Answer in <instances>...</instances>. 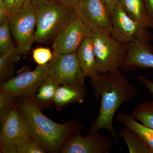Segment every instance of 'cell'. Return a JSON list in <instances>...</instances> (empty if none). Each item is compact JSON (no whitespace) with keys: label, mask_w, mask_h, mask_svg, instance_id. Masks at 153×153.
<instances>
[{"label":"cell","mask_w":153,"mask_h":153,"mask_svg":"<svg viewBox=\"0 0 153 153\" xmlns=\"http://www.w3.org/2000/svg\"><path fill=\"white\" fill-rule=\"evenodd\" d=\"M8 22V17L5 8L3 0H0V25Z\"/></svg>","instance_id":"29"},{"label":"cell","mask_w":153,"mask_h":153,"mask_svg":"<svg viewBox=\"0 0 153 153\" xmlns=\"http://www.w3.org/2000/svg\"><path fill=\"white\" fill-rule=\"evenodd\" d=\"M80 132L68 137L61 148L63 153H108L112 149L111 139L97 131L89 130L85 137Z\"/></svg>","instance_id":"9"},{"label":"cell","mask_w":153,"mask_h":153,"mask_svg":"<svg viewBox=\"0 0 153 153\" xmlns=\"http://www.w3.org/2000/svg\"><path fill=\"white\" fill-rule=\"evenodd\" d=\"M132 114L136 120L153 129V101L139 103L134 109Z\"/></svg>","instance_id":"21"},{"label":"cell","mask_w":153,"mask_h":153,"mask_svg":"<svg viewBox=\"0 0 153 153\" xmlns=\"http://www.w3.org/2000/svg\"><path fill=\"white\" fill-rule=\"evenodd\" d=\"M118 3L131 19L145 27L153 28L143 0H118Z\"/></svg>","instance_id":"16"},{"label":"cell","mask_w":153,"mask_h":153,"mask_svg":"<svg viewBox=\"0 0 153 153\" xmlns=\"http://www.w3.org/2000/svg\"><path fill=\"white\" fill-rule=\"evenodd\" d=\"M29 1H33V0H29Z\"/></svg>","instance_id":"32"},{"label":"cell","mask_w":153,"mask_h":153,"mask_svg":"<svg viewBox=\"0 0 153 153\" xmlns=\"http://www.w3.org/2000/svg\"><path fill=\"white\" fill-rule=\"evenodd\" d=\"M16 153H45L46 151L32 136L15 145Z\"/></svg>","instance_id":"22"},{"label":"cell","mask_w":153,"mask_h":153,"mask_svg":"<svg viewBox=\"0 0 153 153\" xmlns=\"http://www.w3.org/2000/svg\"><path fill=\"white\" fill-rule=\"evenodd\" d=\"M137 77L141 83L149 91L153 99V82L142 75H139Z\"/></svg>","instance_id":"27"},{"label":"cell","mask_w":153,"mask_h":153,"mask_svg":"<svg viewBox=\"0 0 153 153\" xmlns=\"http://www.w3.org/2000/svg\"><path fill=\"white\" fill-rule=\"evenodd\" d=\"M11 54H1L0 56V80L1 83L8 81L13 78V74L14 63L8 60Z\"/></svg>","instance_id":"23"},{"label":"cell","mask_w":153,"mask_h":153,"mask_svg":"<svg viewBox=\"0 0 153 153\" xmlns=\"http://www.w3.org/2000/svg\"><path fill=\"white\" fill-rule=\"evenodd\" d=\"M48 75V63L38 65L33 71L23 72L1 84V90L16 97L33 98Z\"/></svg>","instance_id":"8"},{"label":"cell","mask_w":153,"mask_h":153,"mask_svg":"<svg viewBox=\"0 0 153 153\" xmlns=\"http://www.w3.org/2000/svg\"><path fill=\"white\" fill-rule=\"evenodd\" d=\"M149 16L153 24V0H143Z\"/></svg>","instance_id":"30"},{"label":"cell","mask_w":153,"mask_h":153,"mask_svg":"<svg viewBox=\"0 0 153 153\" xmlns=\"http://www.w3.org/2000/svg\"><path fill=\"white\" fill-rule=\"evenodd\" d=\"M18 106L32 136L46 152H59L68 137L81 132L83 128L76 121L65 123L54 122L42 113L32 98L22 97Z\"/></svg>","instance_id":"2"},{"label":"cell","mask_w":153,"mask_h":153,"mask_svg":"<svg viewBox=\"0 0 153 153\" xmlns=\"http://www.w3.org/2000/svg\"><path fill=\"white\" fill-rule=\"evenodd\" d=\"M33 58L39 65H43L52 60L53 53L48 48L39 47L33 51Z\"/></svg>","instance_id":"25"},{"label":"cell","mask_w":153,"mask_h":153,"mask_svg":"<svg viewBox=\"0 0 153 153\" xmlns=\"http://www.w3.org/2000/svg\"><path fill=\"white\" fill-rule=\"evenodd\" d=\"M94 53L100 73L121 68L127 51V44L121 43L110 33L99 29L91 31Z\"/></svg>","instance_id":"4"},{"label":"cell","mask_w":153,"mask_h":153,"mask_svg":"<svg viewBox=\"0 0 153 153\" xmlns=\"http://www.w3.org/2000/svg\"><path fill=\"white\" fill-rule=\"evenodd\" d=\"M8 17L13 15L24 5L26 0H3Z\"/></svg>","instance_id":"26"},{"label":"cell","mask_w":153,"mask_h":153,"mask_svg":"<svg viewBox=\"0 0 153 153\" xmlns=\"http://www.w3.org/2000/svg\"><path fill=\"white\" fill-rule=\"evenodd\" d=\"M57 1L75 9L79 0H57Z\"/></svg>","instance_id":"31"},{"label":"cell","mask_w":153,"mask_h":153,"mask_svg":"<svg viewBox=\"0 0 153 153\" xmlns=\"http://www.w3.org/2000/svg\"><path fill=\"white\" fill-rule=\"evenodd\" d=\"M87 93L85 85H60L55 93L54 104L57 109L59 110L69 104L82 103L87 95Z\"/></svg>","instance_id":"14"},{"label":"cell","mask_w":153,"mask_h":153,"mask_svg":"<svg viewBox=\"0 0 153 153\" xmlns=\"http://www.w3.org/2000/svg\"><path fill=\"white\" fill-rule=\"evenodd\" d=\"M1 121V148H12L16 153L15 145L28 137L32 136L25 118L16 105H14L10 111Z\"/></svg>","instance_id":"10"},{"label":"cell","mask_w":153,"mask_h":153,"mask_svg":"<svg viewBox=\"0 0 153 153\" xmlns=\"http://www.w3.org/2000/svg\"><path fill=\"white\" fill-rule=\"evenodd\" d=\"M48 65V74L60 85H84L85 76L81 70L76 52L60 54L53 51Z\"/></svg>","instance_id":"7"},{"label":"cell","mask_w":153,"mask_h":153,"mask_svg":"<svg viewBox=\"0 0 153 153\" xmlns=\"http://www.w3.org/2000/svg\"><path fill=\"white\" fill-rule=\"evenodd\" d=\"M37 13L32 1L26 0L18 12L8 17L11 32L17 44L19 56H26L35 40Z\"/></svg>","instance_id":"5"},{"label":"cell","mask_w":153,"mask_h":153,"mask_svg":"<svg viewBox=\"0 0 153 153\" xmlns=\"http://www.w3.org/2000/svg\"><path fill=\"white\" fill-rule=\"evenodd\" d=\"M0 53L2 55L10 54L11 57L20 58L12 41L8 22L0 25Z\"/></svg>","instance_id":"20"},{"label":"cell","mask_w":153,"mask_h":153,"mask_svg":"<svg viewBox=\"0 0 153 153\" xmlns=\"http://www.w3.org/2000/svg\"><path fill=\"white\" fill-rule=\"evenodd\" d=\"M16 97L10 94L1 90L0 92V119L2 120L15 104Z\"/></svg>","instance_id":"24"},{"label":"cell","mask_w":153,"mask_h":153,"mask_svg":"<svg viewBox=\"0 0 153 153\" xmlns=\"http://www.w3.org/2000/svg\"><path fill=\"white\" fill-rule=\"evenodd\" d=\"M116 121L136 133L146 144L150 153H153V129L139 123L132 114H129L119 113L117 116Z\"/></svg>","instance_id":"17"},{"label":"cell","mask_w":153,"mask_h":153,"mask_svg":"<svg viewBox=\"0 0 153 153\" xmlns=\"http://www.w3.org/2000/svg\"><path fill=\"white\" fill-rule=\"evenodd\" d=\"M94 98H101L99 114L91 126L90 130L97 131L102 129L108 131L117 143V134L113 125L114 118L120 105L131 100L139 90L131 85L128 79L119 69L100 74L91 79Z\"/></svg>","instance_id":"1"},{"label":"cell","mask_w":153,"mask_h":153,"mask_svg":"<svg viewBox=\"0 0 153 153\" xmlns=\"http://www.w3.org/2000/svg\"><path fill=\"white\" fill-rule=\"evenodd\" d=\"M76 53L79 66L85 77H90L91 79L96 78L100 73L97 65L90 36L82 42Z\"/></svg>","instance_id":"15"},{"label":"cell","mask_w":153,"mask_h":153,"mask_svg":"<svg viewBox=\"0 0 153 153\" xmlns=\"http://www.w3.org/2000/svg\"><path fill=\"white\" fill-rule=\"evenodd\" d=\"M90 33V30L77 16L55 37L52 45L53 51L60 54L76 52Z\"/></svg>","instance_id":"12"},{"label":"cell","mask_w":153,"mask_h":153,"mask_svg":"<svg viewBox=\"0 0 153 153\" xmlns=\"http://www.w3.org/2000/svg\"><path fill=\"white\" fill-rule=\"evenodd\" d=\"M37 13L35 40L44 43L55 38L77 16L75 9L57 0H33Z\"/></svg>","instance_id":"3"},{"label":"cell","mask_w":153,"mask_h":153,"mask_svg":"<svg viewBox=\"0 0 153 153\" xmlns=\"http://www.w3.org/2000/svg\"><path fill=\"white\" fill-rule=\"evenodd\" d=\"M119 133L126 144L130 153H150L144 141L131 129L124 126Z\"/></svg>","instance_id":"19"},{"label":"cell","mask_w":153,"mask_h":153,"mask_svg":"<svg viewBox=\"0 0 153 153\" xmlns=\"http://www.w3.org/2000/svg\"><path fill=\"white\" fill-rule=\"evenodd\" d=\"M110 17L111 23L110 34L118 41L126 44L133 43L150 44L153 36L148 28L131 19L118 3Z\"/></svg>","instance_id":"6"},{"label":"cell","mask_w":153,"mask_h":153,"mask_svg":"<svg viewBox=\"0 0 153 153\" xmlns=\"http://www.w3.org/2000/svg\"><path fill=\"white\" fill-rule=\"evenodd\" d=\"M153 68V53L150 44H127V51L121 68L128 72L136 68Z\"/></svg>","instance_id":"13"},{"label":"cell","mask_w":153,"mask_h":153,"mask_svg":"<svg viewBox=\"0 0 153 153\" xmlns=\"http://www.w3.org/2000/svg\"><path fill=\"white\" fill-rule=\"evenodd\" d=\"M107 10L110 16L112 13L116 6L118 3V0H101Z\"/></svg>","instance_id":"28"},{"label":"cell","mask_w":153,"mask_h":153,"mask_svg":"<svg viewBox=\"0 0 153 153\" xmlns=\"http://www.w3.org/2000/svg\"><path fill=\"white\" fill-rule=\"evenodd\" d=\"M75 10L77 16L90 31L99 29L111 33L110 16L101 0H79Z\"/></svg>","instance_id":"11"},{"label":"cell","mask_w":153,"mask_h":153,"mask_svg":"<svg viewBox=\"0 0 153 153\" xmlns=\"http://www.w3.org/2000/svg\"><path fill=\"white\" fill-rule=\"evenodd\" d=\"M60 85L50 75H48L32 98L40 109L54 103L55 93Z\"/></svg>","instance_id":"18"}]
</instances>
